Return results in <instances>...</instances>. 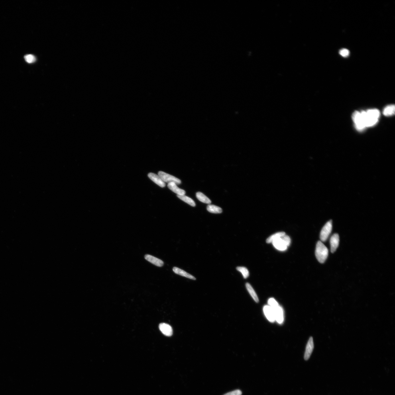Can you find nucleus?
<instances>
[{
  "mask_svg": "<svg viewBox=\"0 0 395 395\" xmlns=\"http://www.w3.org/2000/svg\"><path fill=\"white\" fill-rule=\"evenodd\" d=\"M395 113V106L390 105L386 107L384 111V114L387 117L392 116Z\"/></svg>",
  "mask_w": 395,
  "mask_h": 395,
  "instance_id": "nucleus-20",
  "label": "nucleus"
},
{
  "mask_svg": "<svg viewBox=\"0 0 395 395\" xmlns=\"http://www.w3.org/2000/svg\"><path fill=\"white\" fill-rule=\"evenodd\" d=\"M144 258L147 261L156 266L162 267L164 265V262L162 260L151 255L147 254L144 256Z\"/></svg>",
  "mask_w": 395,
  "mask_h": 395,
  "instance_id": "nucleus-13",
  "label": "nucleus"
},
{
  "mask_svg": "<svg viewBox=\"0 0 395 395\" xmlns=\"http://www.w3.org/2000/svg\"><path fill=\"white\" fill-rule=\"evenodd\" d=\"M282 237L274 240L272 243L276 249L281 251H284L287 249L288 246Z\"/></svg>",
  "mask_w": 395,
  "mask_h": 395,
  "instance_id": "nucleus-6",
  "label": "nucleus"
},
{
  "mask_svg": "<svg viewBox=\"0 0 395 395\" xmlns=\"http://www.w3.org/2000/svg\"><path fill=\"white\" fill-rule=\"evenodd\" d=\"M24 58L26 62L29 64H32L35 62L36 60L35 57L31 54L26 55L24 57Z\"/></svg>",
  "mask_w": 395,
  "mask_h": 395,
  "instance_id": "nucleus-24",
  "label": "nucleus"
},
{
  "mask_svg": "<svg viewBox=\"0 0 395 395\" xmlns=\"http://www.w3.org/2000/svg\"><path fill=\"white\" fill-rule=\"evenodd\" d=\"M246 288H247L248 292H249L250 294L252 297V298L255 301L256 303H258L259 300L257 295H256V293L255 292V291L254 290L253 288L252 287L251 285L249 283H247L246 284Z\"/></svg>",
  "mask_w": 395,
  "mask_h": 395,
  "instance_id": "nucleus-16",
  "label": "nucleus"
},
{
  "mask_svg": "<svg viewBox=\"0 0 395 395\" xmlns=\"http://www.w3.org/2000/svg\"><path fill=\"white\" fill-rule=\"evenodd\" d=\"M339 236L337 233L334 234L330 239L331 251L332 253L335 252L339 244Z\"/></svg>",
  "mask_w": 395,
  "mask_h": 395,
  "instance_id": "nucleus-10",
  "label": "nucleus"
},
{
  "mask_svg": "<svg viewBox=\"0 0 395 395\" xmlns=\"http://www.w3.org/2000/svg\"><path fill=\"white\" fill-rule=\"evenodd\" d=\"M264 312L269 321L273 322L275 321L273 309L269 305H265L264 307Z\"/></svg>",
  "mask_w": 395,
  "mask_h": 395,
  "instance_id": "nucleus-7",
  "label": "nucleus"
},
{
  "mask_svg": "<svg viewBox=\"0 0 395 395\" xmlns=\"http://www.w3.org/2000/svg\"><path fill=\"white\" fill-rule=\"evenodd\" d=\"M285 235H286V233L284 232H279V233H275L266 239V242L268 243H272V242L274 240L277 239L279 237H282Z\"/></svg>",
  "mask_w": 395,
  "mask_h": 395,
  "instance_id": "nucleus-21",
  "label": "nucleus"
},
{
  "mask_svg": "<svg viewBox=\"0 0 395 395\" xmlns=\"http://www.w3.org/2000/svg\"><path fill=\"white\" fill-rule=\"evenodd\" d=\"M168 188L173 192L176 193L177 195H184L186 194V191L182 190L177 186L175 183L173 182L168 183Z\"/></svg>",
  "mask_w": 395,
  "mask_h": 395,
  "instance_id": "nucleus-14",
  "label": "nucleus"
},
{
  "mask_svg": "<svg viewBox=\"0 0 395 395\" xmlns=\"http://www.w3.org/2000/svg\"><path fill=\"white\" fill-rule=\"evenodd\" d=\"M268 304L273 309H274L278 307L279 305L277 301L273 298H270L269 299L268 301Z\"/></svg>",
  "mask_w": 395,
  "mask_h": 395,
  "instance_id": "nucleus-23",
  "label": "nucleus"
},
{
  "mask_svg": "<svg viewBox=\"0 0 395 395\" xmlns=\"http://www.w3.org/2000/svg\"><path fill=\"white\" fill-rule=\"evenodd\" d=\"M237 270L241 272L244 278H247L249 276V272L247 268L244 267H237Z\"/></svg>",
  "mask_w": 395,
  "mask_h": 395,
  "instance_id": "nucleus-22",
  "label": "nucleus"
},
{
  "mask_svg": "<svg viewBox=\"0 0 395 395\" xmlns=\"http://www.w3.org/2000/svg\"><path fill=\"white\" fill-rule=\"evenodd\" d=\"M158 175L161 178L164 182L168 183L173 182L175 183L176 184H181V181L180 179L164 172H159Z\"/></svg>",
  "mask_w": 395,
  "mask_h": 395,
  "instance_id": "nucleus-5",
  "label": "nucleus"
},
{
  "mask_svg": "<svg viewBox=\"0 0 395 395\" xmlns=\"http://www.w3.org/2000/svg\"><path fill=\"white\" fill-rule=\"evenodd\" d=\"M173 270L175 273L177 274L180 275V276L186 277V278L190 279L193 280H196V278H195L194 277L191 275L190 274L187 273V272L184 271V270L180 269V268L177 267H174L173 269Z\"/></svg>",
  "mask_w": 395,
  "mask_h": 395,
  "instance_id": "nucleus-15",
  "label": "nucleus"
},
{
  "mask_svg": "<svg viewBox=\"0 0 395 395\" xmlns=\"http://www.w3.org/2000/svg\"><path fill=\"white\" fill-rule=\"evenodd\" d=\"M196 197L199 201L203 203L210 204L211 201L208 197H207L203 193L200 192L196 193Z\"/></svg>",
  "mask_w": 395,
  "mask_h": 395,
  "instance_id": "nucleus-18",
  "label": "nucleus"
},
{
  "mask_svg": "<svg viewBox=\"0 0 395 395\" xmlns=\"http://www.w3.org/2000/svg\"><path fill=\"white\" fill-rule=\"evenodd\" d=\"M352 118L355 123L356 129L359 131L363 130L366 127L361 113L356 111L352 116Z\"/></svg>",
  "mask_w": 395,
  "mask_h": 395,
  "instance_id": "nucleus-3",
  "label": "nucleus"
},
{
  "mask_svg": "<svg viewBox=\"0 0 395 395\" xmlns=\"http://www.w3.org/2000/svg\"><path fill=\"white\" fill-rule=\"evenodd\" d=\"M207 211L212 213H221L223 212L222 209L219 207L213 205H209L207 207Z\"/></svg>",
  "mask_w": 395,
  "mask_h": 395,
  "instance_id": "nucleus-17",
  "label": "nucleus"
},
{
  "mask_svg": "<svg viewBox=\"0 0 395 395\" xmlns=\"http://www.w3.org/2000/svg\"><path fill=\"white\" fill-rule=\"evenodd\" d=\"M332 229V221L330 220L325 224L322 229L320 237L322 242L326 241L331 233Z\"/></svg>",
  "mask_w": 395,
  "mask_h": 395,
  "instance_id": "nucleus-4",
  "label": "nucleus"
},
{
  "mask_svg": "<svg viewBox=\"0 0 395 395\" xmlns=\"http://www.w3.org/2000/svg\"><path fill=\"white\" fill-rule=\"evenodd\" d=\"M328 253V250L322 242L320 241L317 242L315 252L317 260L320 263H324L327 259Z\"/></svg>",
  "mask_w": 395,
  "mask_h": 395,
  "instance_id": "nucleus-1",
  "label": "nucleus"
},
{
  "mask_svg": "<svg viewBox=\"0 0 395 395\" xmlns=\"http://www.w3.org/2000/svg\"><path fill=\"white\" fill-rule=\"evenodd\" d=\"M380 113L376 109L369 110L366 111V117L364 121L366 127H371L377 123Z\"/></svg>",
  "mask_w": 395,
  "mask_h": 395,
  "instance_id": "nucleus-2",
  "label": "nucleus"
},
{
  "mask_svg": "<svg viewBox=\"0 0 395 395\" xmlns=\"http://www.w3.org/2000/svg\"><path fill=\"white\" fill-rule=\"evenodd\" d=\"M148 176L153 182L155 183L158 186L161 187L166 186V183L163 181L158 175L153 173H150L148 175Z\"/></svg>",
  "mask_w": 395,
  "mask_h": 395,
  "instance_id": "nucleus-11",
  "label": "nucleus"
},
{
  "mask_svg": "<svg viewBox=\"0 0 395 395\" xmlns=\"http://www.w3.org/2000/svg\"><path fill=\"white\" fill-rule=\"evenodd\" d=\"M159 328L160 331L163 334L167 336H171L172 335L173 330L170 325L165 323L160 324Z\"/></svg>",
  "mask_w": 395,
  "mask_h": 395,
  "instance_id": "nucleus-12",
  "label": "nucleus"
},
{
  "mask_svg": "<svg viewBox=\"0 0 395 395\" xmlns=\"http://www.w3.org/2000/svg\"><path fill=\"white\" fill-rule=\"evenodd\" d=\"M313 348H314V344H313V338L312 337H311L309 339L306 346V349H305L304 357L305 360H308L310 357Z\"/></svg>",
  "mask_w": 395,
  "mask_h": 395,
  "instance_id": "nucleus-9",
  "label": "nucleus"
},
{
  "mask_svg": "<svg viewBox=\"0 0 395 395\" xmlns=\"http://www.w3.org/2000/svg\"><path fill=\"white\" fill-rule=\"evenodd\" d=\"M242 392L241 390H236L231 392L227 393L223 395H242Z\"/></svg>",
  "mask_w": 395,
  "mask_h": 395,
  "instance_id": "nucleus-26",
  "label": "nucleus"
},
{
  "mask_svg": "<svg viewBox=\"0 0 395 395\" xmlns=\"http://www.w3.org/2000/svg\"><path fill=\"white\" fill-rule=\"evenodd\" d=\"M177 197L180 199L181 200L184 202H185L188 203V204L190 205L191 206L194 207L196 205L194 201L192 199L190 198V197L186 196V195H177Z\"/></svg>",
  "mask_w": 395,
  "mask_h": 395,
  "instance_id": "nucleus-19",
  "label": "nucleus"
},
{
  "mask_svg": "<svg viewBox=\"0 0 395 395\" xmlns=\"http://www.w3.org/2000/svg\"><path fill=\"white\" fill-rule=\"evenodd\" d=\"M275 321L278 323L282 324L284 321V311L282 307L279 306L273 309Z\"/></svg>",
  "mask_w": 395,
  "mask_h": 395,
  "instance_id": "nucleus-8",
  "label": "nucleus"
},
{
  "mask_svg": "<svg viewBox=\"0 0 395 395\" xmlns=\"http://www.w3.org/2000/svg\"><path fill=\"white\" fill-rule=\"evenodd\" d=\"M340 54L344 57H347L349 56V51L348 50L346 49H343L340 51Z\"/></svg>",
  "mask_w": 395,
  "mask_h": 395,
  "instance_id": "nucleus-25",
  "label": "nucleus"
}]
</instances>
